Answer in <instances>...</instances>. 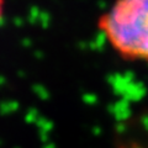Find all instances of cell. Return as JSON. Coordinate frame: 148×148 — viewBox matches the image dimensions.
<instances>
[{"label": "cell", "mask_w": 148, "mask_h": 148, "mask_svg": "<svg viewBox=\"0 0 148 148\" xmlns=\"http://www.w3.org/2000/svg\"><path fill=\"white\" fill-rule=\"evenodd\" d=\"M4 9H5V0H0V21L4 16Z\"/></svg>", "instance_id": "2"}, {"label": "cell", "mask_w": 148, "mask_h": 148, "mask_svg": "<svg viewBox=\"0 0 148 148\" xmlns=\"http://www.w3.org/2000/svg\"><path fill=\"white\" fill-rule=\"evenodd\" d=\"M99 29L122 58L148 62V0H115Z\"/></svg>", "instance_id": "1"}]
</instances>
